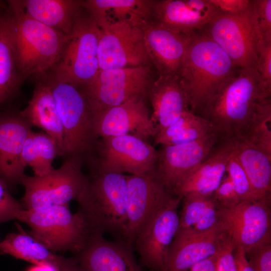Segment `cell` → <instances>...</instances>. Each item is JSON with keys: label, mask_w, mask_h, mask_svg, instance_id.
Segmentation results:
<instances>
[{"label": "cell", "mask_w": 271, "mask_h": 271, "mask_svg": "<svg viewBox=\"0 0 271 271\" xmlns=\"http://www.w3.org/2000/svg\"><path fill=\"white\" fill-rule=\"evenodd\" d=\"M23 209L22 203L12 196L8 185L0 178V224L9 220L17 219Z\"/></svg>", "instance_id": "cell-37"}, {"label": "cell", "mask_w": 271, "mask_h": 271, "mask_svg": "<svg viewBox=\"0 0 271 271\" xmlns=\"http://www.w3.org/2000/svg\"><path fill=\"white\" fill-rule=\"evenodd\" d=\"M132 248L121 240L109 241L102 234L92 233L74 258L84 271H144Z\"/></svg>", "instance_id": "cell-20"}, {"label": "cell", "mask_w": 271, "mask_h": 271, "mask_svg": "<svg viewBox=\"0 0 271 271\" xmlns=\"http://www.w3.org/2000/svg\"><path fill=\"white\" fill-rule=\"evenodd\" d=\"M60 152L56 141L45 132L32 131L23 146L21 162L23 167H30L35 176L48 174L54 168L52 164Z\"/></svg>", "instance_id": "cell-33"}, {"label": "cell", "mask_w": 271, "mask_h": 271, "mask_svg": "<svg viewBox=\"0 0 271 271\" xmlns=\"http://www.w3.org/2000/svg\"><path fill=\"white\" fill-rule=\"evenodd\" d=\"M19 231L9 233L0 242V254H7L35 265L48 264L59 268L65 257L56 255L17 224Z\"/></svg>", "instance_id": "cell-30"}, {"label": "cell", "mask_w": 271, "mask_h": 271, "mask_svg": "<svg viewBox=\"0 0 271 271\" xmlns=\"http://www.w3.org/2000/svg\"><path fill=\"white\" fill-rule=\"evenodd\" d=\"M9 4L21 75H38L54 68L61 58L68 35L28 16L19 1H10Z\"/></svg>", "instance_id": "cell-3"}, {"label": "cell", "mask_w": 271, "mask_h": 271, "mask_svg": "<svg viewBox=\"0 0 271 271\" xmlns=\"http://www.w3.org/2000/svg\"><path fill=\"white\" fill-rule=\"evenodd\" d=\"M182 198L173 196L145 223L133 241L143 266L164 271L170 245L178 231V208Z\"/></svg>", "instance_id": "cell-14"}, {"label": "cell", "mask_w": 271, "mask_h": 271, "mask_svg": "<svg viewBox=\"0 0 271 271\" xmlns=\"http://www.w3.org/2000/svg\"><path fill=\"white\" fill-rule=\"evenodd\" d=\"M219 11L209 0L153 1L151 19L187 34L202 30Z\"/></svg>", "instance_id": "cell-21"}, {"label": "cell", "mask_w": 271, "mask_h": 271, "mask_svg": "<svg viewBox=\"0 0 271 271\" xmlns=\"http://www.w3.org/2000/svg\"><path fill=\"white\" fill-rule=\"evenodd\" d=\"M28 271H59V268L51 264H38L32 267Z\"/></svg>", "instance_id": "cell-46"}, {"label": "cell", "mask_w": 271, "mask_h": 271, "mask_svg": "<svg viewBox=\"0 0 271 271\" xmlns=\"http://www.w3.org/2000/svg\"><path fill=\"white\" fill-rule=\"evenodd\" d=\"M263 99L257 69H240L220 85L197 114L209 122L220 141H234L240 138Z\"/></svg>", "instance_id": "cell-1"}, {"label": "cell", "mask_w": 271, "mask_h": 271, "mask_svg": "<svg viewBox=\"0 0 271 271\" xmlns=\"http://www.w3.org/2000/svg\"><path fill=\"white\" fill-rule=\"evenodd\" d=\"M32 127L20 113L0 114V178L9 187L26 175L21 156Z\"/></svg>", "instance_id": "cell-22"}, {"label": "cell", "mask_w": 271, "mask_h": 271, "mask_svg": "<svg viewBox=\"0 0 271 271\" xmlns=\"http://www.w3.org/2000/svg\"><path fill=\"white\" fill-rule=\"evenodd\" d=\"M237 69L227 54L202 30L190 33L177 74L190 110L197 114L220 85L239 71Z\"/></svg>", "instance_id": "cell-2"}, {"label": "cell", "mask_w": 271, "mask_h": 271, "mask_svg": "<svg viewBox=\"0 0 271 271\" xmlns=\"http://www.w3.org/2000/svg\"><path fill=\"white\" fill-rule=\"evenodd\" d=\"M26 15L66 35L71 33L80 1L71 0L19 1Z\"/></svg>", "instance_id": "cell-27"}, {"label": "cell", "mask_w": 271, "mask_h": 271, "mask_svg": "<svg viewBox=\"0 0 271 271\" xmlns=\"http://www.w3.org/2000/svg\"><path fill=\"white\" fill-rule=\"evenodd\" d=\"M228 234L221 222L201 232L179 230L169 248L164 271H185L217 253Z\"/></svg>", "instance_id": "cell-18"}, {"label": "cell", "mask_w": 271, "mask_h": 271, "mask_svg": "<svg viewBox=\"0 0 271 271\" xmlns=\"http://www.w3.org/2000/svg\"><path fill=\"white\" fill-rule=\"evenodd\" d=\"M154 80L150 66L99 70L83 92L93 115L130 100L145 99Z\"/></svg>", "instance_id": "cell-10"}, {"label": "cell", "mask_w": 271, "mask_h": 271, "mask_svg": "<svg viewBox=\"0 0 271 271\" xmlns=\"http://www.w3.org/2000/svg\"><path fill=\"white\" fill-rule=\"evenodd\" d=\"M48 82L63 128L62 156L87 157L93 152L97 138L92 114L84 92L54 78Z\"/></svg>", "instance_id": "cell-8"}, {"label": "cell", "mask_w": 271, "mask_h": 271, "mask_svg": "<svg viewBox=\"0 0 271 271\" xmlns=\"http://www.w3.org/2000/svg\"><path fill=\"white\" fill-rule=\"evenodd\" d=\"M87 184L77 200L91 233H109L121 240L126 219V176L90 166Z\"/></svg>", "instance_id": "cell-4"}, {"label": "cell", "mask_w": 271, "mask_h": 271, "mask_svg": "<svg viewBox=\"0 0 271 271\" xmlns=\"http://www.w3.org/2000/svg\"><path fill=\"white\" fill-rule=\"evenodd\" d=\"M90 155V166L108 172L139 175L155 168L158 151L147 141L132 135L101 138Z\"/></svg>", "instance_id": "cell-11"}, {"label": "cell", "mask_w": 271, "mask_h": 271, "mask_svg": "<svg viewBox=\"0 0 271 271\" xmlns=\"http://www.w3.org/2000/svg\"><path fill=\"white\" fill-rule=\"evenodd\" d=\"M179 230L201 232L211 229L220 223V206L213 195L182 198Z\"/></svg>", "instance_id": "cell-32"}, {"label": "cell", "mask_w": 271, "mask_h": 271, "mask_svg": "<svg viewBox=\"0 0 271 271\" xmlns=\"http://www.w3.org/2000/svg\"><path fill=\"white\" fill-rule=\"evenodd\" d=\"M245 253L253 271H271V242L254 246Z\"/></svg>", "instance_id": "cell-38"}, {"label": "cell", "mask_w": 271, "mask_h": 271, "mask_svg": "<svg viewBox=\"0 0 271 271\" xmlns=\"http://www.w3.org/2000/svg\"><path fill=\"white\" fill-rule=\"evenodd\" d=\"M92 116L96 138L129 134L147 141L157 133L145 99L130 100L102 109Z\"/></svg>", "instance_id": "cell-17"}, {"label": "cell", "mask_w": 271, "mask_h": 271, "mask_svg": "<svg viewBox=\"0 0 271 271\" xmlns=\"http://www.w3.org/2000/svg\"><path fill=\"white\" fill-rule=\"evenodd\" d=\"M20 113L32 126L41 128L56 141L62 156L63 128L48 81L36 86L28 105Z\"/></svg>", "instance_id": "cell-26"}, {"label": "cell", "mask_w": 271, "mask_h": 271, "mask_svg": "<svg viewBox=\"0 0 271 271\" xmlns=\"http://www.w3.org/2000/svg\"><path fill=\"white\" fill-rule=\"evenodd\" d=\"M17 220L31 229L30 234L49 250L78 253L91 234L83 215L72 213L69 206L55 205L39 209H23Z\"/></svg>", "instance_id": "cell-5"}, {"label": "cell", "mask_w": 271, "mask_h": 271, "mask_svg": "<svg viewBox=\"0 0 271 271\" xmlns=\"http://www.w3.org/2000/svg\"><path fill=\"white\" fill-rule=\"evenodd\" d=\"M216 133L209 122L188 109L155 136V143L163 146L184 144Z\"/></svg>", "instance_id": "cell-31"}, {"label": "cell", "mask_w": 271, "mask_h": 271, "mask_svg": "<svg viewBox=\"0 0 271 271\" xmlns=\"http://www.w3.org/2000/svg\"><path fill=\"white\" fill-rule=\"evenodd\" d=\"M141 28L151 62L158 76L177 75L190 33L176 32L152 19Z\"/></svg>", "instance_id": "cell-19"}, {"label": "cell", "mask_w": 271, "mask_h": 271, "mask_svg": "<svg viewBox=\"0 0 271 271\" xmlns=\"http://www.w3.org/2000/svg\"><path fill=\"white\" fill-rule=\"evenodd\" d=\"M271 199L240 201L219 210L222 223L234 247L245 252L260 244L271 242Z\"/></svg>", "instance_id": "cell-13"}, {"label": "cell", "mask_w": 271, "mask_h": 271, "mask_svg": "<svg viewBox=\"0 0 271 271\" xmlns=\"http://www.w3.org/2000/svg\"><path fill=\"white\" fill-rule=\"evenodd\" d=\"M58 169L41 176L25 175L20 184L25 188L22 198L24 209H39L55 205L69 206L84 190L87 176L82 170L84 157H67Z\"/></svg>", "instance_id": "cell-9"}, {"label": "cell", "mask_w": 271, "mask_h": 271, "mask_svg": "<svg viewBox=\"0 0 271 271\" xmlns=\"http://www.w3.org/2000/svg\"><path fill=\"white\" fill-rule=\"evenodd\" d=\"M271 99L261 100L247 124L242 140L271 158Z\"/></svg>", "instance_id": "cell-34"}, {"label": "cell", "mask_w": 271, "mask_h": 271, "mask_svg": "<svg viewBox=\"0 0 271 271\" xmlns=\"http://www.w3.org/2000/svg\"><path fill=\"white\" fill-rule=\"evenodd\" d=\"M226 172L240 201L258 199L255 196L248 178L234 153L228 162Z\"/></svg>", "instance_id": "cell-35"}, {"label": "cell", "mask_w": 271, "mask_h": 271, "mask_svg": "<svg viewBox=\"0 0 271 271\" xmlns=\"http://www.w3.org/2000/svg\"><path fill=\"white\" fill-rule=\"evenodd\" d=\"M213 196L221 208L231 207L241 201L227 175L223 178Z\"/></svg>", "instance_id": "cell-40"}, {"label": "cell", "mask_w": 271, "mask_h": 271, "mask_svg": "<svg viewBox=\"0 0 271 271\" xmlns=\"http://www.w3.org/2000/svg\"><path fill=\"white\" fill-rule=\"evenodd\" d=\"M77 12L53 78L76 87H85L99 71L98 46L100 29L87 12Z\"/></svg>", "instance_id": "cell-6"}, {"label": "cell", "mask_w": 271, "mask_h": 271, "mask_svg": "<svg viewBox=\"0 0 271 271\" xmlns=\"http://www.w3.org/2000/svg\"><path fill=\"white\" fill-rule=\"evenodd\" d=\"M233 153V141H220L204 161L181 183L174 195L182 199L212 196L224 178Z\"/></svg>", "instance_id": "cell-23"}, {"label": "cell", "mask_w": 271, "mask_h": 271, "mask_svg": "<svg viewBox=\"0 0 271 271\" xmlns=\"http://www.w3.org/2000/svg\"><path fill=\"white\" fill-rule=\"evenodd\" d=\"M59 271H84L74 258H65Z\"/></svg>", "instance_id": "cell-45"}, {"label": "cell", "mask_w": 271, "mask_h": 271, "mask_svg": "<svg viewBox=\"0 0 271 271\" xmlns=\"http://www.w3.org/2000/svg\"><path fill=\"white\" fill-rule=\"evenodd\" d=\"M148 96L153 107L151 119L157 133L189 109L187 94L177 75L158 76L150 88Z\"/></svg>", "instance_id": "cell-24"}, {"label": "cell", "mask_w": 271, "mask_h": 271, "mask_svg": "<svg viewBox=\"0 0 271 271\" xmlns=\"http://www.w3.org/2000/svg\"><path fill=\"white\" fill-rule=\"evenodd\" d=\"M0 7H1V6H0Z\"/></svg>", "instance_id": "cell-47"}, {"label": "cell", "mask_w": 271, "mask_h": 271, "mask_svg": "<svg viewBox=\"0 0 271 271\" xmlns=\"http://www.w3.org/2000/svg\"><path fill=\"white\" fill-rule=\"evenodd\" d=\"M100 29L98 46L99 70L150 66L152 64L141 27L121 22Z\"/></svg>", "instance_id": "cell-15"}, {"label": "cell", "mask_w": 271, "mask_h": 271, "mask_svg": "<svg viewBox=\"0 0 271 271\" xmlns=\"http://www.w3.org/2000/svg\"><path fill=\"white\" fill-rule=\"evenodd\" d=\"M220 141L217 135L213 133L188 143L163 146L158 151L155 170L173 195L181 183L204 161Z\"/></svg>", "instance_id": "cell-16"}, {"label": "cell", "mask_w": 271, "mask_h": 271, "mask_svg": "<svg viewBox=\"0 0 271 271\" xmlns=\"http://www.w3.org/2000/svg\"><path fill=\"white\" fill-rule=\"evenodd\" d=\"M219 11L230 14H236L247 9L252 0H209Z\"/></svg>", "instance_id": "cell-42"}, {"label": "cell", "mask_w": 271, "mask_h": 271, "mask_svg": "<svg viewBox=\"0 0 271 271\" xmlns=\"http://www.w3.org/2000/svg\"><path fill=\"white\" fill-rule=\"evenodd\" d=\"M257 71L259 75V86L263 99L271 96V41H264L260 49L257 62Z\"/></svg>", "instance_id": "cell-36"}, {"label": "cell", "mask_w": 271, "mask_h": 271, "mask_svg": "<svg viewBox=\"0 0 271 271\" xmlns=\"http://www.w3.org/2000/svg\"><path fill=\"white\" fill-rule=\"evenodd\" d=\"M262 40L271 41V0H252Z\"/></svg>", "instance_id": "cell-39"}, {"label": "cell", "mask_w": 271, "mask_h": 271, "mask_svg": "<svg viewBox=\"0 0 271 271\" xmlns=\"http://www.w3.org/2000/svg\"><path fill=\"white\" fill-rule=\"evenodd\" d=\"M218 253L197 262L185 271H216Z\"/></svg>", "instance_id": "cell-43"}, {"label": "cell", "mask_w": 271, "mask_h": 271, "mask_svg": "<svg viewBox=\"0 0 271 271\" xmlns=\"http://www.w3.org/2000/svg\"><path fill=\"white\" fill-rule=\"evenodd\" d=\"M234 254L237 271H253L248 263L245 251L242 247H234Z\"/></svg>", "instance_id": "cell-44"}, {"label": "cell", "mask_w": 271, "mask_h": 271, "mask_svg": "<svg viewBox=\"0 0 271 271\" xmlns=\"http://www.w3.org/2000/svg\"><path fill=\"white\" fill-rule=\"evenodd\" d=\"M234 153L258 199H271V158L240 140L233 141Z\"/></svg>", "instance_id": "cell-28"}, {"label": "cell", "mask_w": 271, "mask_h": 271, "mask_svg": "<svg viewBox=\"0 0 271 271\" xmlns=\"http://www.w3.org/2000/svg\"><path fill=\"white\" fill-rule=\"evenodd\" d=\"M10 12L0 15V107L20 86Z\"/></svg>", "instance_id": "cell-29"}, {"label": "cell", "mask_w": 271, "mask_h": 271, "mask_svg": "<svg viewBox=\"0 0 271 271\" xmlns=\"http://www.w3.org/2000/svg\"><path fill=\"white\" fill-rule=\"evenodd\" d=\"M202 31L222 48L236 68L256 69L263 40L252 2L240 13L219 11Z\"/></svg>", "instance_id": "cell-7"}, {"label": "cell", "mask_w": 271, "mask_h": 271, "mask_svg": "<svg viewBox=\"0 0 271 271\" xmlns=\"http://www.w3.org/2000/svg\"><path fill=\"white\" fill-rule=\"evenodd\" d=\"M126 219L121 240L132 247L139 230L149 219L173 196L155 168L126 176Z\"/></svg>", "instance_id": "cell-12"}, {"label": "cell", "mask_w": 271, "mask_h": 271, "mask_svg": "<svg viewBox=\"0 0 271 271\" xmlns=\"http://www.w3.org/2000/svg\"><path fill=\"white\" fill-rule=\"evenodd\" d=\"M216 271H237L234 246L228 235L219 251Z\"/></svg>", "instance_id": "cell-41"}, {"label": "cell", "mask_w": 271, "mask_h": 271, "mask_svg": "<svg viewBox=\"0 0 271 271\" xmlns=\"http://www.w3.org/2000/svg\"><path fill=\"white\" fill-rule=\"evenodd\" d=\"M153 1L87 0L80 6L100 28L125 22L140 27L152 19Z\"/></svg>", "instance_id": "cell-25"}]
</instances>
